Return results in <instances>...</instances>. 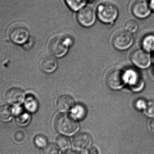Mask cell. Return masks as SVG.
Here are the masks:
<instances>
[{
  "label": "cell",
  "mask_w": 154,
  "mask_h": 154,
  "mask_svg": "<svg viewBox=\"0 0 154 154\" xmlns=\"http://www.w3.org/2000/svg\"><path fill=\"white\" fill-rule=\"evenodd\" d=\"M37 101L32 96H28L25 99L24 105L26 109L31 112H34L38 108Z\"/></svg>",
  "instance_id": "cell-18"
},
{
  "label": "cell",
  "mask_w": 154,
  "mask_h": 154,
  "mask_svg": "<svg viewBox=\"0 0 154 154\" xmlns=\"http://www.w3.org/2000/svg\"><path fill=\"white\" fill-rule=\"evenodd\" d=\"M148 2L151 9L154 11V0H149Z\"/></svg>",
  "instance_id": "cell-29"
},
{
  "label": "cell",
  "mask_w": 154,
  "mask_h": 154,
  "mask_svg": "<svg viewBox=\"0 0 154 154\" xmlns=\"http://www.w3.org/2000/svg\"><path fill=\"white\" fill-rule=\"evenodd\" d=\"M25 137V135L23 132L19 131L16 132L14 135V139L16 142L21 143L23 141V139Z\"/></svg>",
  "instance_id": "cell-26"
},
{
  "label": "cell",
  "mask_w": 154,
  "mask_h": 154,
  "mask_svg": "<svg viewBox=\"0 0 154 154\" xmlns=\"http://www.w3.org/2000/svg\"><path fill=\"white\" fill-rule=\"evenodd\" d=\"M59 148L57 144H49L43 148V154H60Z\"/></svg>",
  "instance_id": "cell-21"
},
{
  "label": "cell",
  "mask_w": 154,
  "mask_h": 154,
  "mask_svg": "<svg viewBox=\"0 0 154 154\" xmlns=\"http://www.w3.org/2000/svg\"><path fill=\"white\" fill-rule=\"evenodd\" d=\"M106 82L112 89H120L127 82L126 74L119 69H113L107 74Z\"/></svg>",
  "instance_id": "cell-6"
},
{
  "label": "cell",
  "mask_w": 154,
  "mask_h": 154,
  "mask_svg": "<svg viewBox=\"0 0 154 154\" xmlns=\"http://www.w3.org/2000/svg\"><path fill=\"white\" fill-rule=\"evenodd\" d=\"M77 18L78 22L82 26L90 27L93 25L96 21V13L93 8L86 6L79 11Z\"/></svg>",
  "instance_id": "cell-8"
},
{
  "label": "cell",
  "mask_w": 154,
  "mask_h": 154,
  "mask_svg": "<svg viewBox=\"0 0 154 154\" xmlns=\"http://www.w3.org/2000/svg\"><path fill=\"white\" fill-rule=\"evenodd\" d=\"M56 143L58 146L62 150H66L70 146L69 139L67 137L63 136H60L57 137Z\"/></svg>",
  "instance_id": "cell-20"
},
{
  "label": "cell",
  "mask_w": 154,
  "mask_h": 154,
  "mask_svg": "<svg viewBox=\"0 0 154 154\" xmlns=\"http://www.w3.org/2000/svg\"><path fill=\"white\" fill-rule=\"evenodd\" d=\"M118 9L114 4L105 2L100 4L97 9V15L99 20L104 23H112L118 15Z\"/></svg>",
  "instance_id": "cell-4"
},
{
  "label": "cell",
  "mask_w": 154,
  "mask_h": 154,
  "mask_svg": "<svg viewBox=\"0 0 154 154\" xmlns=\"http://www.w3.org/2000/svg\"><path fill=\"white\" fill-rule=\"evenodd\" d=\"M126 74L127 81H128L129 86L133 90L138 91L143 89L144 82L138 74L135 71H130L128 74Z\"/></svg>",
  "instance_id": "cell-12"
},
{
  "label": "cell",
  "mask_w": 154,
  "mask_h": 154,
  "mask_svg": "<svg viewBox=\"0 0 154 154\" xmlns=\"http://www.w3.org/2000/svg\"><path fill=\"white\" fill-rule=\"evenodd\" d=\"M71 143L73 148L75 150L82 151L89 147L91 143V138L87 133H78L73 137Z\"/></svg>",
  "instance_id": "cell-10"
},
{
  "label": "cell",
  "mask_w": 154,
  "mask_h": 154,
  "mask_svg": "<svg viewBox=\"0 0 154 154\" xmlns=\"http://www.w3.org/2000/svg\"><path fill=\"white\" fill-rule=\"evenodd\" d=\"M148 126L150 131L154 133V118L150 120L148 124Z\"/></svg>",
  "instance_id": "cell-27"
},
{
  "label": "cell",
  "mask_w": 154,
  "mask_h": 154,
  "mask_svg": "<svg viewBox=\"0 0 154 154\" xmlns=\"http://www.w3.org/2000/svg\"><path fill=\"white\" fill-rule=\"evenodd\" d=\"M54 125L57 131L64 135H71L76 132L78 128L76 120L67 115L57 116L55 119Z\"/></svg>",
  "instance_id": "cell-2"
},
{
  "label": "cell",
  "mask_w": 154,
  "mask_h": 154,
  "mask_svg": "<svg viewBox=\"0 0 154 154\" xmlns=\"http://www.w3.org/2000/svg\"><path fill=\"white\" fill-rule=\"evenodd\" d=\"M143 49L147 52L154 51V34H150L146 35L142 40Z\"/></svg>",
  "instance_id": "cell-16"
},
{
  "label": "cell",
  "mask_w": 154,
  "mask_h": 154,
  "mask_svg": "<svg viewBox=\"0 0 154 154\" xmlns=\"http://www.w3.org/2000/svg\"><path fill=\"white\" fill-rule=\"evenodd\" d=\"M7 34L12 42L18 45H22L29 40V32L25 24L18 22L10 25L7 31Z\"/></svg>",
  "instance_id": "cell-1"
},
{
  "label": "cell",
  "mask_w": 154,
  "mask_h": 154,
  "mask_svg": "<svg viewBox=\"0 0 154 154\" xmlns=\"http://www.w3.org/2000/svg\"><path fill=\"white\" fill-rule=\"evenodd\" d=\"M24 98L23 90L18 88L10 89L6 91L5 94V99L10 104H19L23 100Z\"/></svg>",
  "instance_id": "cell-11"
},
{
  "label": "cell",
  "mask_w": 154,
  "mask_h": 154,
  "mask_svg": "<svg viewBox=\"0 0 154 154\" xmlns=\"http://www.w3.org/2000/svg\"><path fill=\"white\" fill-rule=\"evenodd\" d=\"M12 108L7 105H4L0 107V121L2 122H8L11 119Z\"/></svg>",
  "instance_id": "cell-17"
},
{
  "label": "cell",
  "mask_w": 154,
  "mask_h": 154,
  "mask_svg": "<svg viewBox=\"0 0 154 154\" xmlns=\"http://www.w3.org/2000/svg\"><path fill=\"white\" fill-rule=\"evenodd\" d=\"M132 11L137 18L143 19L148 17L151 9L149 2L146 0H136L132 5Z\"/></svg>",
  "instance_id": "cell-9"
},
{
  "label": "cell",
  "mask_w": 154,
  "mask_h": 154,
  "mask_svg": "<svg viewBox=\"0 0 154 154\" xmlns=\"http://www.w3.org/2000/svg\"><path fill=\"white\" fill-rule=\"evenodd\" d=\"M34 143L39 148H44L48 145V140L44 136L38 135L35 137L34 140Z\"/></svg>",
  "instance_id": "cell-22"
},
{
  "label": "cell",
  "mask_w": 154,
  "mask_h": 154,
  "mask_svg": "<svg viewBox=\"0 0 154 154\" xmlns=\"http://www.w3.org/2000/svg\"><path fill=\"white\" fill-rule=\"evenodd\" d=\"M29 120V116L28 114H23L18 116L16 118V122L20 126L26 125Z\"/></svg>",
  "instance_id": "cell-25"
},
{
  "label": "cell",
  "mask_w": 154,
  "mask_h": 154,
  "mask_svg": "<svg viewBox=\"0 0 154 154\" xmlns=\"http://www.w3.org/2000/svg\"><path fill=\"white\" fill-rule=\"evenodd\" d=\"M145 109L147 115L154 118V99H150L146 103Z\"/></svg>",
  "instance_id": "cell-23"
},
{
  "label": "cell",
  "mask_w": 154,
  "mask_h": 154,
  "mask_svg": "<svg viewBox=\"0 0 154 154\" xmlns=\"http://www.w3.org/2000/svg\"><path fill=\"white\" fill-rule=\"evenodd\" d=\"M69 8L74 11H78L85 5L87 0H65Z\"/></svg>",
  "instance_id": "cell-19"
},
{
  "label": "cell",
  "mask_w": 154,
  "mask_h": 154,
  "mask_svg": "<svg viewBox=\"0 0 154 154\" xmlns=\"http://www.w3.org/2000/svg\"><path fill=\"white\" fill-rule=\"evenodd\" d=\"M87 110L86 108L82 105H76L71 110V116L75 120H81L86 117Z\"/></svg>",
  "instance_id": "cell-15"
},
{
  "label": "cell",
  "mask_w": 154,
  "mask_h": 154,
  "mask_svg": "<svg viewBox=\"0 0 154 154\" xmlns=\"http://www.w3.org/2000/svg\"><path fill=\"white\" fill-rule=\"evenodd\" d=\"M138 24L135 20H130L128 21L125 24L126 30L130 33H135L138 29Z\"/></svg>",
  "instance_id": "cell-24"
},
{
  "label": "cell",
  "mask_w": 154,
  "mask_h": 154,
  "mask_svg": "<svg viewBox=\"0 0 154 154\" xmlns=\"http://www.w3.org/2000/svg\"><path fill=\"white\" fill-rule=\"evenodd\" d=\"M58 62L55 57L46 56L42 58L40 62V67L44 72L51 73L57 69Z\"/></svg>",
  "instance_id": "cell-13"
},
{
  "label": "cell",
  "mask_w": 154,
  "mask_h": 154,
  "mask_svg": "<svg viewBox=\"0 0 154 154\" xmlns=\"http://www.w3.org/2000/svg\"><path fill=\"white\" fill-rule=\"evenodd\" d=\"M72 43L71 39L69 38L63 36H55L50 40L48 49L53 56L63 57L67 53L69 47Z\"/></svg>",
  "instance_id": "cell-3"
},
{
  "label": "cell",
  "mask_w": 154,
  "mask_h": 154,
  "mask_svg": "<svg viewBox=\"0 0 154 154\" xmlns=\"http://www.w3.org/2000/svg\"><path fill=\"white\" fill-rule=\"evenodd\" d=\"M63 154H79L78 153L76 152H74V151H66V152H65Z\"/></svg>",
  "instance_id": "cell-30"
},
{
  "label": "cell",
  "mask_w": 154,
  "mask_h": 154,
  "mask_svg": "<svg viewBox=\"0 0 154 154\" xmlns=\"http://www.w3.org/2000/svg\"><path fill=\"white\" fill-rule=\"evenodd\" d=\"M134 41L133 35L127 30L118 31L112 38V43L114 47L120 50L127 49L132 46Z\"/></svg>",
  "instance_id": "cell-5"
},
{
  "label": "cell",
  "mask_w": 154,
  "mask_h": 154,
  "mask_svg": "<svg viewBox=\"0 0 154 154\" xmlns=\"http://www.w3.org/2000/svg\"><path fill=\"white\" fill-rule=\"evenodd\" d=\"M88 154H98V152L97 148L92 147L90 148Z\"/></svg>",
  "instance_id": "cell-28"
},
{
  "label": "cell",
  "mask_w": 154,
  "mask_h": 154,
  "mask_svg": "<svg viewBox=\"0 0 154 154\" xmlns=\"http://www.w3.org/2000/svg\"><path fill=\"white\" fill-rule=\"evenodd\" d=\"M130 59L133 63L138 68L146 69L151 65V56L148 52L143 49L135 50L131 53Z\"/></svg>",
  "instance_id": "cell-7"
},
{
  "label": "cell",
  "mask_w": 154,
  "mask_h": 154,
  "mask_svg": "<svg viewBox=\"0 0 154 154\" xmlns=\"http://www.w3.org/2000/svg\"><path fill=\"white\" fill-rule=\"evenodd\" d=\"M75 105V100L71 96L64 95L60 96L57 102V109L61 112H66L73 108Z\"/></svg>",
  "instance_id": "cell-14"
}]
</instances>
